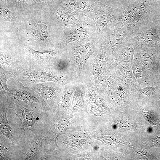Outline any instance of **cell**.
I'll list each match as a JSON object with an SVG mask.
<instances>
[{"label":"cell","instance_id":"cell-1","mask_svg":"<svg viewBox=\"0 0 160 160\" xmlns=\"http://www.w3.org/2000/svg\"><path fill=\"white\" fill-rule=\"evenodd\" d=\"M12 109L9 121L20 143H25L36 135L47 134L50 124L49 111L44 110L41 105L28 109L23 106L19 100H15Z\"/></svg>","mask_w":160,"mask_h":160},{"label":"cell","instance_id":"cell-2","mask_svg":"<svg viewBox=\"0 0 160 160\" xmlns=\"http://www.w3.org/2000/svg\"><path fill=\"white\" fill-rule=\"evenodd\" d=\"M152 20L140 22L131 27L126 38L137 46L145 45L160 50V38L156 32V25Z\"/></svg>","mask_w":160,"mask_h":160},{"label":"cell","instance_id":"cell-3","mask_svg":"<svg viewBox=\"0 0 160 160\" xmlns=\"http://www.w3.org/2000/svg\"><path fill=\"white\" fill-rule=\"evenodd\" d=\"M46 134L35 135L26 140L18 150V160H38L47 151L43 145Z\"/></svg>","mask_w":160,"mask_h":160},{"label":"cell","instance_id":"cell-4","mask_svg":"<svg viewBox=\"0 0 160 160\" xmlns=\"http://www.w3.org/2000/svg\"><path fill=\"white\" fill-rule=\"evenodd\" d=\"M0 101V135H3L9 139L17 147V144L14 137V129L7 116L8 109L14 108L15 99L9 92H1Z\"/></svg>","mask_w":160,"mask_h":160},{"label":"cell","instance_id":"cell-5","mask_svg":"<svg viewBox=\"0 0 160 160\" xmlns=\"http://www.w3.org/2000/svg\"><path fill=\"white\" fill-rule=\"evenodd\" d=\"M97 3V6L89 15L96 25L98 33H100L104 27L119 18L125 8H114L99 2Z\"/></svg>","mask_w":160,"mask_h":160},{"label":"cell","instance_id":"cell-6","mask_svg":"<svg viewBox=\"0 0 160 160\" xmlns=\"http://www.w3.org/2000/svg\"><path fill=\"white\" fill-rule=\"evenodd\" d=\"M134 57L137 58L146 70L160 73V50L145 45H138L135 51Z\"/></svg>","mask_w":160,"mask_h":160},{"label":"cell","instance_id":"cell-7","mask_svg":"<svg viewBox=\"0 0 160 160\" xmlns=\"http://www.w3.org/2000/svg\"><path fill=\"white\" fill-rule=\"evenodd\" d=\"M20 78L25 82L34 84L45 81H53L60 84L65 80L63 77L51 72L32 69L23 71Z\"/></svg>","mask_w":160,"mask_h":160},{"label":"cell","instance_id":"cell-8","mask_svg":"<svg viewBox=\"0 0 160 160\" xmlns=\"http://www.w3.org/2000/svg\"><path fill=\"white\" fill-rule=\"evenodd\" d=\"M155 9L153 0H137L135 12L128 26L131 28L140 22L153 20Z\"/></svg>","mask_w":160,"mask_h":160},{"label":"cell","instance_id":"cell-9","mask_svg":"<svg viewBox=\"0 0 160 160\" xmlns=\"http://www.w3.org/2000/svg\"><path fill=\"white\" fill-rule=\"evenodd\" d=\"M31 88L39 95L42 108L48 111L51 110L54 101L61 90L59 87H50L40 83L35 84Z\"/></svg>","mask_w":160,"mask_h":160},{"label":"cell","instance_id":"cell-10","mask_svg":"<svg viewBox=\"0 0 160 160\" xmlns=\"http://www.w3.org/2000/svg\"><path fill=\"white\" fill-rule=\"evenodd\" d=\"M112 31L107 35L105 42V52L107 55L112 54L115 50L123 42L131 30L128 25H125L119 30H114L112 28Z\"/></svg>","mask_w":160,"mask_h":160},{"label":"cell","instance_id":"cell-11","mask_svg":"<svg viewBox=\"0 0 160 160\" xmlns=\"http://www.w3.org/2000/svg\"><path fill=\"white\" fill-rule=\"evenodd\" d=\"M9 92L15 100L22 101L31 108L33 107L34 103L41 104L40 100L33 91L20 84H17L13 86L12 89Z\"/></svg>","mask_w":160,"mask_h":160},{"label":"cell","instance_id":"cell-12","mask_svg":"<svg viewBox=\"0 0 160 160\" xmlns=\"http://www.w3.org/2000/svg\"><path fill=\"white\" fill-rule=\"evenodd\" d=\"M137 46L133 41L125 37L122 43L114 51L115 60L118 62L131 63L134 59Z\"/></svg>","mask_w":160,"mask_h":160},{"label":"cell","instance_id":"cell-13","mask_svg":"<svg viewBox=\"0 0 160 160\" xmlns=\"http://www.w3.org/2000/svg\"><path fill=\"white\" fill-rule=\"evenodd\" d=\"M95 43L92 41L85 44L75 46L74 48V55L76 63L81 69L84 68L90 56L94 52Z\"/></svg>","mask_w":160,"mask_h":160},{"label":"cell","instance_id":"cell-14","mask_svg":"<svg viewBox=\"0 0 160 160\" xmlns=\"http://www.w3.org/2000/svg\"><path fill=\"white\" fill-rule=\"evenodd\" d=\"M62 4L73 11L81 14H90L97 4V2L92 0H64Z\"/></svg>","mask_w":160,"mask_h":160},{"label":"cell","instance_id":"cell-15","mask_svg":"<svg viewBox=\"0 0 160 160\" xmlns=\"http://www.w3.org/2000/svg\"><path fill=\"white\" fill-rule=\"evenodd\" d=\"M16 146L11 141L3 135H0V160H17Z\"/></svg>","mask_w":160,"mask_h":160},{"label":"cell","instance_id":"cell-16","mask_svg":"<svg viewBox=\"0 0 160 160\" xmlns=\"http://www.w3.org/2000/svg\"><path fill=\"white\" fill-rule=\"evenodd\" d=\"M107 60L103 46L100 47L97 55L91 63L93 68L92 79L95 82L98 81L100 75L105 70Z\"/></svg>","mask_w":160,"mask_h":160},{"label":"cell","instance_id":"cell-17","mask_svg":"<svg viewBox=\"0 0 160 160\" xmlns=\"http://www.w3.org/2000/svg\"><path fill=\"white\" fill-rule=\"evenodd\" d=\"M137 1L131 0L127 8L122 12L119 18L113 22L112 26L115 29H120L124 26L128 25L135 12Z\"/></svg>","mask_w":160,"mask_h":160},{"label":"cell","instance_id":"cell-18","mask_svg":"<svg viewBox=\"0 0 160 160\" xmlns=\"http://www.w3.org/2000/svg\"><path fill=\"white\" fill-rule=\"evenodd\" d=\"M88 34L86 30L76 29L74 30L68 32L66 34V44L72 42H77L84 40Z\"/></svg>","mask_w":160,"mask_h":160},{"label":"cell","instance_id":"cell-19","mask_svg":"<svg viewBox=\"0 0 160 160\" xmlns=\"http://www.w3.org/2000/svg\"><path fill=\"white\" fill-rule=\"evenodd\" d=\"M57 10V15L62 21L65 25H73L77 22V18L76 15L67 11L68 9L64 7L59 8Z\"/></svg>","mask_w":160,"mask_h":160},{"label":"cell","instance_id":"cell-20","mask_svg":"<svg viewBox=\"0 0 160 160\" xmlns=\"http://www.w3.org/2000/svg\"><path fill=\"white\" fill-rule=\"evenodd\" d=\"M26 48L32 54L33 57L37 60L41 61H47L53 58L56 53L54 51H38L29 48Z\"/></svg>","mask_w":160,"mask_h":160},{"label":"cell","instance_id":"cell-21","mask_svg":"<svg viewBox=\"0 0 160 160\" xmlns=\"http://www.w3.org/2000/svg\"><path fill=\"white\" fill-rule=\"evenodd\" d=\"M32 32L34 36L40 40L44 41L47 38V27L46 25L41 22L34 25Z\"/></svg>","mask_w":160,"mask_h":160},{"label":"cell","instance_id":"cell-22","mask_svg":"<svg viewBox=\"0 0 160 160\" xmlns=\"http://www.w3.org/2000/svg\"><path fill=\"white\" fill-rule=\"evenodd\" d=\"M72 91L71 88L66 89L59 96L57 103L60 108L63 109L66 108L68 103L69 96L71 95Z\"/></svg>","mask_w":160,"mask_h":160},{"label":"cell","instance_id":"cell-23","mask_svg":"<svg viewBox=\"0 0 160 160\" xmlns=\"http://www.w3.org/2000/svg\"><path fill=\"white\" fill-rule=\"evenodd\" d=\"M14 74L4 69L1 66L0 67V90H5L9 92L10 89L8 88L7 82L10 78L13 77Z\"/></svg>","mask_w":160,"mask_h":160},{"label":"cell","instance_id":"cell-24","mask_svg":"<svg viewBox=\"0 0 160 160\" xmlns=\"http://www.w3.org/2000/svg\"><path fill=\"white\" fill-rule=\"evenodd\" d=\"M1 16L6 21H11L14 19V17L11 12L5 7H0Z\"/></svg>","mask_w":160,"mask_h":160},{"label":"cell","instance_id":"cell-25","mask_svg":"<svg viewBox=\"0 0 160 160\" xmlns=\"http://www.w3.org/2000/svg\"><path fill=\"white\" fill-rule=\"evenodd\" d=\"M36 4L42 5L57 4L62 3L64 0H31Z\"/></svg>","mask_w":160,"mask_h":160},{"label":"cell","instance_id":"cell-26","mask_svg":"<svg viewBox=\"0 0 160 160\" xmlns=\"http://www.w3.org/2000/svg\"><path fill=\"white\" fill-rule=\"evenodd\" d=\"M0 63L3 65L10 66L12 64V61L10 57L1 53Z\"/></svg>","mask_w":160,"mask_h":160},{"label":"cell","instance_id":"cell-27","mask_svg":"<svg viewBox=\"0 0 160 160\" xmlns=\"http://www.w3.org/2000/svg\"><path fill=\"white\" fill-rule=\"evenodd\" d=\"M12 4L17 7H20L26 6L27 4L26 0H9Z\"/></svg>","mask_w":160,"mask_h":160},{"label":"cell","instance_id":"cell-28","mask_svg":"<svg viewBox=\"0 0 160 160\" xmlns=\"http://www.w3.org/2000/svg\"><path fill=\"white\" fill-rule=\"evenodd\" d=\"M55 65L56 69L60 71H63L67 69L68 65L67 63L60 61L56 63Z\"/></svg>","mask_w":160,"mask_h":160},{"label":"cell","instance_id":"cell-29","mask_svg":"<svg viewBox=\"0 0 160 160\" xmlns=\"http://www.w3.org/2000/svg\"><path fill=\"white\" fill-rule=\"evenodd\" d=\"M160 0H153L154 5L156 6L160 2Z\"/></svg>","mask_w":160,"mask_h":160},{"label":"cell","instance_id":"cell-30","mask_svg":"<svg viewBox=\"0 0 160 160\" xmlns=\"http://www.w3.org/2000/svg\"><path fill=\"white\" fill-rule=\"evenodd\" d=\"M1 2L5 3L6 4H7L8 3H9V0H1Z\"/></svg>","mask_w":160,"mask_h":160},{"label":"cell","instance_id":"cell-31","mask_svg":"<svg viewBox=\"0 0 160 160\" xmlns=\"http://www.w3.org/2000/svg\"><path fill=\"white\" fill-rule=\"evenodd\" d=\"M129 0V2L131 0Z\"/></svg>","mask_w":160,"mask_h":160}]
</instances>
